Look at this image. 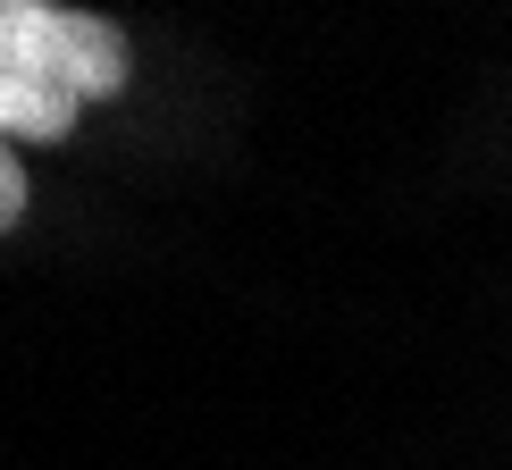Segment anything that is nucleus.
<instances>
[{
    "label": "nucleus",
    "instance_id": "1",
    "mask_svg": "<svg viewBox=\"0 0 512 470\" xmlns=\"http://www.w3.org/2000/svg\"><path fill=\"white\" fill-rule=\"evenodd\" d=\"M135 51L110 17L51 9V0H0V143H59L68 126L110 101Z\"/></svg>",
    "mask_w": 512,
    "mask_h": 470
},
{
    "label": "nucleus",
    "instance_id": "2",
    "mask_svg": "<svg viewBox=\"0 0 512 470\" xmlns=\"http://www.w3.org/2000/svg\"><path fill=\"white\" fill-rule=\"evenodd\" d=\"M17 219H26V160L0 143V227H17Z\"/></svg>",
    "mask_w": 512,
    "mask_h": 470
}]
</instances>
